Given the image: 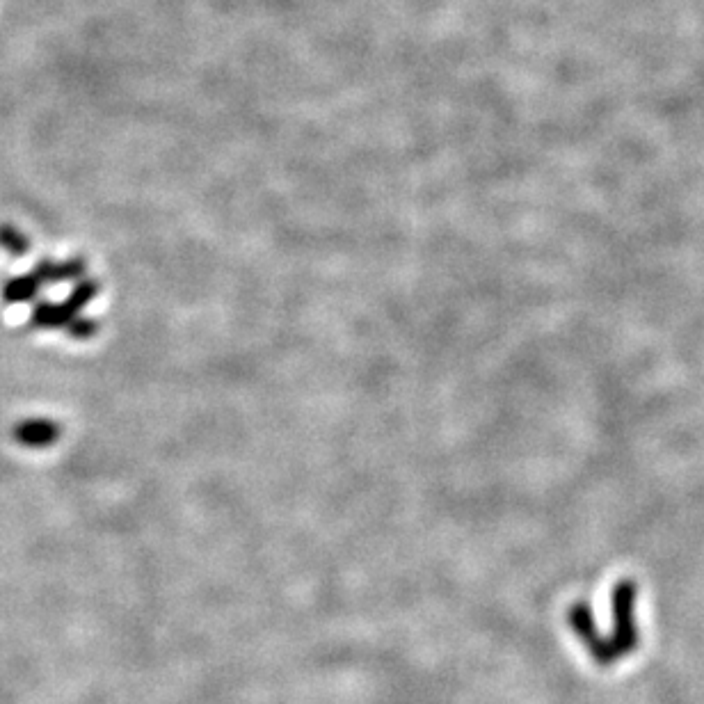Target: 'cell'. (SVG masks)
<instances>
[{"label": "cell", "mask_w": 704, "mask_h": 704, "mask_svg": "<svg viewBox=\"0 0 704 704\" xmlns=\"http://www.w3.org/2000/svg\"><path fill=\"white\" fill-rule=\"evenodd\" d=\"M613 634L611 645L618 656H629L638 647V629H636V583L620 581L613 590Z\"/></svg>", "instance_id": "cell-1"}, {"label": "cell", "mask_w": 704, "mask_h": 704, "mask_svg": "<svg viewBox=\"0 0 704 704\" xmlns=\"http://www.w3.org/2000/svg\"><path fill=\"white\" fill-rule=\"evenodd\" d=\"M567 622H570L574 634L581 638V643L588 647V652L595 656V661L599 663V666H613V663L620 659V656L615 654V650H613L611 640L599 634V629L595 624V615H592L588 604L579 602V604L570 606V611H567Z\"/></svg>", "instance_id": "cell-2"}]
</instances>
